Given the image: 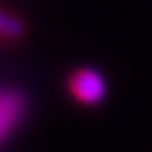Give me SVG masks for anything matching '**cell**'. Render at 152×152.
Listing matches in <instances>:
<instances>
[{
    "label": "cell",
    "instance_id": "6da1fadb",
    "mask_svg": "<svg viewBox=\"0 0 152 152\" xmlns=\"http://www.w3.org/2000/svg\"><path fill=\"white\" fill-rule=\"evenodd\" d=\"M70 89L74 93V97L83 104H99L106 97V80L99 72H95L91 68H83L78 72H74Z\"/></svg>",
    "mask_w": 152,
    "mask_h": 152
},
{
    "label": "cell",
    "instance_id": "7a4b0ae2",
    "mask_svg": "<svg viewBox=\"0 0 152 152\" xmlns=\"http://www.w3.org/2000/svg\"><path fill=\"white\" fill-rule=\"evenodd\" d=\"M23 112H26V95L21 91L15 89L0 91V144L19 125Z\"/></svg>",
    "mask_w": 152,
    "mask_h": 152
},
{
    "label": "cell",
    "instance_id": "3957f363",
    "mask_svg": "<svg viewBox=\"0 0 152 152\" xmlns=\"http://www.w3.org/2000/svg\"><path fill=\"white\" fill-rule=\"evenodd\" d=\"M23 34V23L7 11H0V36L7 38H19Z\"/></svg>",
    "mask_w": 152,
    "mask_h": 152
}]
</instances>
